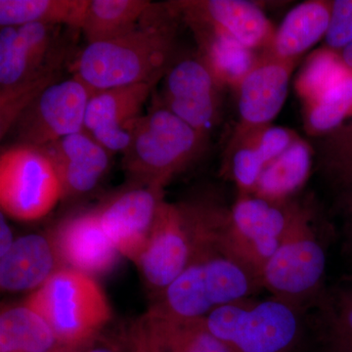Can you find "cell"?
Segmentation results:
<instances>
[{
    "label": "cell",
    "mask_w": 352,
    "mask_h": 352,
    "mask_svg": "<svg viewBox=\"0 0 352 352\" xmlns=\"http://www.w3.org/2000/svg\"><path fill=\"white\" fill-rule=\"evenodd\" d=\"M180 23L170 1L154 3L131 31L110 41L87 44L72 62V74L94 91L157 83L177 58Z\"/></svg>",
    "instance_id": "1"
},
{
    "label": "cell",
    "mask_w": 352,
    "mask_h": 352,
    "mask_svg": "<svg viewBox=\"0 0 352 352\" xmlns=\"http://www.w3.org/2000/svg\"><path fill=\"white\" fill-rule=\"evenodd\" d=\"M230 208L212 201H162L138 266L157 293L168 288L190 264L226 254L224 238Z\"/></svg>",
    "instance_id": "2"
},
{
    "label": "cell",
    "mask_w": 352,
    "mask_h": 352,
    "mask_svg": "<svg viewBox=\"0 0 352 352\" xmlns=\"http://www.w3.org/2000/svg\"><path fill=\"white\" fill-rule=\"evenodd\" d=\"M62 28L38 24L0 29V136L46 87L61 80L69 59Z\"/></svg>",
    "instance_id": "3"
},
{
    "label": "cell",
    "mask_w": 352,
    "mask_h": 352,
    "mask_svg": "<svg viewBox=\"0 0 352 352\" xmlns=\"http://www.w3.org/2000/svg\"><path fill=\"white\" fill-rule=\"evenodd\" d=\"M311 205L295 200L279 248L261 274L271 296L308 310L325 291L328 233L318 226Z\"/></svg>",
    "instance_id": "4"
},
{
    "label": "cell",
    "mask_w": 352,
    "mask_h": 352,
    "mask_svg": "<svg viewBox=\"0 0 352 352\" xmlns=\"http://www.w3.org/2000/svg\"><path fill=\"white\" fill-rule=\"evenodd\" d=\"M207 141L208 136L160 105L138 120L122 153V168L135 185L164 189L201 157Z\"/></svg>",
    "instance_id": "5"
},
{
    "label": "cell",
    "mask_w": 352,
    "mask_h": 352,
    "mask_svg": "<svg viewBox=\"0 0 352 352\" xmlns=\"http://www.w3.org/2000/svg\"><path fill=\"white\" fill-rule=\"evenodd\" d=\"M307 312L271 296L220 307L205 321L210 333L232 352H296L307 332Z\"/></svg>",
    "instance_id": "6"
},
{
    "label": "cell",
    "mask_w": 352,
    "mask_h": 352,
    "mask_svg": "<svg viewBox=\"0 0 352 352\" xmlns=\"http://www.w3.org/2000/svg\"><path fill=\"white\" fill-rule=\"evenodd\" d=\"M24 305L43 317L64 346H89L112 318L107 296L94 277L69 267L54 273Z\"/></svg>",
    "instance_id": "7"
},
{
    "label": "cell",
    "mask_w": 352,
    "mask_h": 352,
    "mask_svg": "<svg viewBox=\"0 0 352 352\" xmlns=\"http://www.w3.org/2000/svg\"><path fill=\"white\" fill-rule=\"evenodd\" d=\"M261 289L258 275L244 264L226 254H210L190 264L150 310L176 318H205L220 307L254 298Z\"/></svg>",
    "instance_id": "8"
},
{
    "label": "cell",
    "mask_w": 352,
    "mask_h": 352,
    "mask_svg": "<svg viewBox=\"0 0 352 352\" xmlns=\"http://www.w3.org/2000/svg\"><path fill=\"white\" fill-rule=\"evenodd\" d=\"M63 200L59 176L43 149L16 144L0 156V206L12 219H43Z\"/></svg>",
    "instance_id": "9"
},
{
    "label": "cell",
    "mask_w": 352,
    "mask_h": 352,
    "mask_svg": "<svg viewBox=\"0 0 352 352\" xmlns=\"http://www.w3.org/2000/svg\"><path fill=\"white\" fill-rule=\"evenodd\" d=\"M295 199L273 201L239 194L230 208L224 247L226 254L261 279L264 266L276 252L291 219Z\"/></svg>",
    "instance_id": "10"
},
{
    "label": "cell",
    "mask_w": 352,
    "mask_h": 352,
    "mask_svg": "<svg viewBox=\"0 0 352 352\" xmlns=\"http://www.w3.org/2000/svg\"><path fill=\"white\" fill-rule=\"evenodd\" d=\"M94 92L76 76L46 87L14 122L11 131L18 144L43 148L85 131V113Z\"/></svg>",
    "instance_id": "11"
},
{
    "label": "cell",
    "mask_w": 352,
    "mask_h": 352,
    "mask_svg": "<svg viewBox=\"0 0 352 352\" xmlns=\"http://www.w3.org/2000/svg\"><path fill=\"white\" fill-rule=\"evenodd\" d=\"M161 105L208 136L219 122L223 85L199 54L176 58L164 74Z\"/></svg>",
    "instance_id": "12"
},
{
    "label": "cell",
    "mask_w": 352,
    "mask_h": 352,
    "mask_svg": "<svg viewBox=\"0 0 352 352\" xmlns=\"http://www.w3.org/2000/svg\"><path fill=\"white\" fill-rule=\"evenodd\" d=\"M296 61L285 60L263 50L236 90L239 122L229 144L252 132L271 126L288 95L289 80Z\"/></svg>",
    "instance_id": "13"
},
{
    "label": "cell",
    "mask_w": 352,
    "mask_h": 352,
    "mask_svg": "<svg viewBox=\"0 0 352 352\" xmlns=\"http://www.w3.org/2000/svg\"><path fill=\"white\" fill-rule=\"evenodd\" d=\"M187 25L219 32L252 51L270 47L276 30L263 9L245 0H177L170 1Z\"/></svg>",
    "instance_id": "14"
},
{
    "label": "cell",
    "mask_w": 352,
    "mask_h": 352,
    "mask_svg": "<svg viewBox=\"0 0 352 352\" xmlns=\"http://www.w3.org/2000/svg\"><path fill=\"white\" fill-rule=\"evenodd\" d=\"M164 190L135 185L97 210L106 235L120 256L138 263L151 235Z\"/></svg>",
    "instance_id": "15"
},
{
    "label": "cell",
    "mask_w": 352,
    "mask_h": 352,
    "mask_svg": "<svg viewBox=\"0 0 352 352\" xmlns=\"http://www.w3.org/2000/svg\"><path fill=\"white\" fill-rule=\"evenodd\" d=\"M157 83L144 82L95 91L85 113V131L111 153H124Z\"/></svg>",
    "instance_id": "16"
},
{
    "label": "cell",
    "mask_w": 352,
    "mask_h": 352,
    "mask_svg": "<svg viewBox=\"0 0 352 352\" xmlns=\"http://www.w3.org/2000/svg\"><path fill=\"white\" fill-rule=\"evenodd\" d=\"M59 176L63 199L75 198L96 188L110 166L111 152L82 131L41 148Z\"/></svg>",
    "instance_id": "17"
},
{
    "label": "cell",
    "mask_w": 352,
    "mask_h": 352,
    "mask_svg": "<svg viewBox=\"0 0 352 352\" xmlns=\"http://www.w3.org/2000/svg\"><path fill=\"white\" fill-rule=\"evenodd\" d=\"M52 239L62 263L92 277L112 270L120 256L103 230L96 210L66 220Z\"/></svg>",
    "instance_id": "18"
},
{
    "label": "cell",
    "mask_w": 352,
    "mask_h": 352,
    "mask_svg": "<svg viewBox=\"0 0 352 352\" xmlns=\"http://www.w3.org/2000/svg\"><path fill=\"white\" fill-rule=\"evenodd\" d=\"M298 138L286 127L268 126L227 145L224 171L235 182L239 194H252L264 168Z\"/></svg>",
    "instance_id": "19"
},
{
    "label": "cell",
    "mask_w": 352,
    "mask_h": 352,
    "mask_svg": "<svg viewBox=\"0 0 352 352\" xmlns=\"http://www.w3.org/2000/svg\"><path fill=\"white\" fill-rule=\"evenodd\" d=\"M61 263L52 238L22 236L0 261V286L8 292L38 289L64 268Z\"/></svg>",
    "instance_id": "20"
},
{
    "label": "cell",
    "mask_w": 352,
    "mask_h": 352,
    "mask_svg": "<svg viewBox=\"0 0 352 352\" xmlns=\"http://www.w3.org/2000/svg\"><path fill=\"white\" fill-rule=\"evenodd\" d=\"M138 326L148 352H232L210 333L205 318H176L149 310Z\"/></svg>",
    "instance_id": "21"
},
{
    "label": "cell",
    "mask_w": 352,
    "mask_h": 352,
    "mask_svg": "<svg viewBox=\"0 0 352 352\" xmlns=\"http://www.w3.org/2000/svg\"><path fill=\"white\" fill-rule=\"evenodd\" d=\"M332 1L310 0L294 7L275 31L268 52L285 60H296L325 38Z\"/></svg>",
    "instance_id": "22"
},
{
    "label": "cell",
    "mask_w": 352,
    "mask_h": 352,
    "mask_svg": "<svg viewBox=\"0 0 352 352\" xmlns=\"http://www.w3.org/2000/svg\"><path fill=\"white\" fill-rule=\"evenodd\" d=\"M314 153L298 138L286 151L271 162L259 176L252 195L273 201L292 200L310 176Z\"/></svg>",
    "instance_id": "23"
},
{
    "label": "cell",
    "mask_w": 352,
    "mask_h": 352,
    "mask_svg": "<svg viewBox=\"0 0 352 352\" xmlns=\"http://www.w3.org/2000/svg\"><path fill=\"white\" fill-rule=\"evenodd\" d=\"M308 310L324 352H352V286L326 288Z\"/></svg>",
    "instance_id": "24"
},
{
    "label": "cell",
    "mask_w": 352,
    "mask_h": 352,
    "mask_svg": "<svg viewBox=\"0 0 352 352\" xmlns=\"http://www.w3.org/2000/svg\"><path fill=\"white\" fill-rule=\"evenodd\" d=\"M199 47V56L205 61L220 83L237 88L251 69L258 55L234 39L199 25H189Z\"/></svg>",
    "instance_id": "25"
},
{
    "label": "cell",
    "mask_w": 352,
    "mask_h": 352,
    "mask_svg": "<svg viewBox=\"0 0 352 352\" xmlns=\"http://www.w3.org/2000/svg\"><path fill=\"white\" fill-rule=\"evenodd\" d=\"M89 0H0V27L38 24L80 30Z\"/></svg>",
    "instance_id": "26"
},
{
    "label": "cell",
    "mask_w": 352,
    "mask_h": 352,
    "mask_svg": "<svg viewBox=\"0 0 352 352\" xmlns=\"http://www.w3.org/2000/svg\"><path fill=\"white\" fill-rule=\"evenodd\" d=\"M153 4L147 0H89L80 31L87 44L118 38L133 30Z\"/></svg>",
    "instance_id": "27"
},
{
    "label": "cell",
    "mask_w": 352,
    "mask_h": 352,
    "mask_svg": "<svg viewBox=\"0 0 352 352\" xmlns=\"http://www.w3.org/2000/svg\"><path fill=\"white\" fill-rule=\"evenodd\" d=\"M56 344L48 324L27 305L2 310L0 352H47Z\"/></svg>",
    "instance_id": "28"
},
{
    "label": "cell",
    "mask_w": 352,
    "mask_h": 352,
    "mask_svg": "<svg viewBox=\"0 0 352 352\" xmlns=\"http://www.w3.org/2000/svg\"><path fill=\"white\" fill-rule=\"evenodd\" d=\"M317 170L339 200L352 190V119L319 138Z\"/></svg>",
    "instance_id": "29"
},
{
    "label": "cell",
    "mask_w": 352,
    "mask_h": 352,
    "mask_svg": "<svg viewBox=\"0 0 352 352\" xmlns=\"http://www.w3.org/2000/svg\"><path fill=\"white\" fill-rule=\"evenodd\" d=\"M352 119V75L328 90L320 98L305 105L307 133L321 138Z\"/></svg>",
    "instance_id": "30"
},
{
    "label": "cell",
    "mask_w": 352,
    "mask_h": 352,
    "mask_svg": "<svg viewBox=\"0 0 352 352\" xmlns=\"http://www.w3.org/2000/svg\"><path fill=\"white\" fill-rule=\"evenodd\" d=\"M349 75L351 74L344 68L338 52L325 48L307 60L296 78V91L305 105H308Z\"/></svg>",
    "instance_id": "31"
},
{
    "label": "cell",
    "mask_w": 352,
    "mask_h": 352,
    "mask_svg": "<svg viewBox=\"0 0 352 352\" xmlns=\"http://www.w3.org/2000/svg\"><path fill=\"white\" fill-rule=\"evenodd\" d=\"M327 50L339 52L352 43V0H333L325 36Z\"/></svg>",
    "instance_id": "32"
},
{
    "label": "cell",
    "mask_w": 352,
    "mask_h": 352,
    "mask_svg": "<svg viewBox=\"0 0 352 352\" xmlns=\"http://www.w3.org/2000/svg\"><path fill=\"white\" fill-rule=\"evenodd\" d=\"M337 205L344 217V250L352 259V190L337 200Z\"/></svg>",
    "instance_id": "33"
},
{
    "label": "cell",
    "mask_w": 352,
    "mask_h": 352,
    "mask_svg": "<svg viewBox=\"0 0 352 352\" xmlns=\"http://www.w3.org/2000/svg\"><path fill=\"white\" fill-rule=\"evenodd\" d=\"M131 344L132 333L129 339L122 340V342L115 340L101 339L99 337L83 352H131Z\"/></svg>",
    "instance_id": "34"
},
{
    "label": "cell",
    "mask_w": 352,
    "mask_h": 352,
    "mask_svg": "<svg viewBox=\"0 0 352 352\" xmlns=\"http://www.w3.org/2000/svg\"><path fill=\"white\" fill-rule=\"evenodd\" d=\"M15 239L13 237L12 229L9 226L6 215L1 212L0 215V258L6 256L12 247Z\"/></svg>",
    "instance_id": "35"
},
{
    "label": "cell",
    "mask_w": 352,
    "mask_h": 352,
    "mask_svg": "<svg viewBox=\"0 0 352 352\" xmlns=\"http://www.w3.org/2000/svg\"><path fill=\"white\" fill-rule=\"evenodd\" d=\"M131 352H148L147 349L143 340L142 336H141L140 331H139L138 326L134 329L132 332V344Z\"/></svg>",
    "instance_id": "36"
},
{
    "label": "cell",
    "mask_w": 352,
    "mask_h": 352,
    "mask_svg": "<svg viewBox=\"0 0 352 352\" xmlns=\"http://www.w3.org/2000/svg\"><path fill=\"white\" fill-rule=\"evenodd\" d=\"M344 68L352 75V43L338 52Z\"/></svg>",
    "instance_id": "37"
},
{
    "label": "cell",
    "mask_w": 352,
    "mask_h": 352,
    "mask_svg": "<svg viewBox=\"0 0 352 352\" xmlns=\"http://www.w3.org/2000/svg\"><path fill=\"white\" fill-rule=\"evenodd\" d=\"M90 346V344H89ZM64 346V344H56L53 349L47 352H83L87 346Z\"/></svg>",
    "instance_id": "38"
},
{
    "label": "cell",
    "mask_w": 352,
    "mask_h": 352,
    "mask_svg": "<svg viewBox=\"0 0 352 352\" xmlns=\"http://www.w3.org/2000/svg\"><path fill=\"white\" fill-rule=\"evenodd\" d=\"M349 281H351V283H352V274H351V278H349Z\"/></svg>",
    "instance_id": "39"
}]
</instances>
